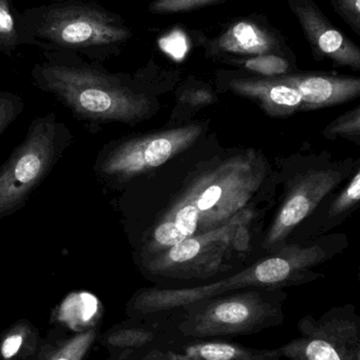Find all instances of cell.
Segmentation results:
<instances>
[{"label": "cell", "instance_id": "6da1fadb", "mask_svg": "<svg viewBox=\"0 0 360 360\" xmlns=\"http://www.w3.org/2000/svg\"><path fill=\"white\" fill-rule=\"evenodd\" d=\"M38 90L53 95L91 133L112 122H143L152 99L127 74L111 73L103 63L68 52H42L31 70Z\"/></svg>", "mask_w": 360, "mask_h": 360}, {"label": "cell", "instance_id": "7a4b0ae2", "mask_svg": "<svg viewBox=\"0 0 360 360\" xmlns=\"http://www.w3.org/2000/svg\"><path fill=\"white\" fill-rule=\"evenodd\" d=\"M264 174L263 162L251 152L228 158L203 173L160 218L151 236L139 248V262L232 219L247 209Z\"/></svg>", "mask_w": 360, "mask_h": 360}, {"label": "cell", "instance_id": "3957f363", "mask_svg": "<svg viewBox=\"0 0 360 360\" xmlns=\"http://www.w3.org/2000/svg\"><path fill=\"white\" fill-rule=\"evenodd\" d=\"M25 46L97 63L118 56L133 37L122 16L95 1L56 0L20 13Z\"/></svg>", "mask_w": 360, "mask_h": 360}, {"label": "cell", "instance_id": "277c9868", "mask_svg": "<svg viewBox=\"0 0 360 360\" xmlns=\"http://www.w3.org/2000/svg\"><path fill=\"white\" fill-rule=\"evenodd\" d=\"M321 248L289 245L271 257L264 258L237 274L215 283L196 287L159 289L144 288L133 294L126 306L127 317L183 308L192 302L249 288H279L302 285L313 281L310 269L323 262Z\"/></svg>", "mask_w": 360, "mask_h": 360}, {"label": "cell", "instance_id": "5b68a950", "mask_svg": "<svg viewBox=\"0 0 360 360\" xmlns=\"http://www.w3.org/2000/svg\"><path fill=\"white\" fill-rule=\"evenodd\" d=\"M287 293L279 288L230 291L183 307L179 329L190 340H228L249 336L285 321Z\"/></svg>", "mask_w": 360, "mask_h": 360}, {"label": "cell", "instance_id": "8992f818", "mask_svg": "<svg viewBox=\"0 0 360 360\" xmlns=\"http://www.w3.org/2000/svg\"><path fill=\"white\" fill-rule=\"evenodd\" d=\"M73 141L65 122L50 113L32 120L23 141L0 166V219L23 209Z\"/></svg>", "mask_w": 360, "mask_h": 360}, {"label": "cell", "instance_id": "52a82bcc", "mask_svg": "<svg viewBox=\"0 0 360 360\" xmlns=\"http://www.w3.org/2000/svg\"><path fill=\"white\" fill-rule=\"evenodd\" d=\"M253 212L244 209L225 224L207 232L187 237L168 249L139 260L148 278L162 281H205L228 272L230 249L241 224L251 222Z\"/></svg>", "mask_w": 360, "mask_h": 360}, {"label": "cell", "instance_id": "ba28073f", "mask_svg": "<svg viewBox=\"0 0 360 360\" xmlns=\"http://www.w3.org/2000/svg\"><path fill=\"white\" fill-rule=\"evenodd\" d=\"M201 133V126L190 124L109 141L93 162V175L106 188H120L188 149Z\"/></svg>", "mask_w": 360, "mask_h": 360}, {"label": "cell", "instance_id": "9c48e42d", "mask_svg": "<svg viewBox=\"0 0 360 360\" xmlns=\"http://www.w3.org/2000/svg\"><path fill=\"white\" fill-rule=\"evenodd\" d=\"M297 329L299 336L279 348L287 359L360 360V317L352 304L306 315Z\"/></svg>", "mask_w": 360, "mask_h": 360}, {"label": "cell", "instance_id": "30bf717a", "mask_svg": "<svg viewBox=\"0 0 360 360\" xmlns=\"http://www.w3.org/2000/svg\"><path fill=\"white\" fill-rule=\"evenodd\" d=\"M184 309L150 313L113 326L99 335L101 346L108 349L110 359L139 357L158 349L173 350L184 336L179 326Z\"/></svg>", "mask_w": 360, "mask_h": 360}, {"label": "cell", "instance_id": "8fae6325", "mask_svg": "<svg viewBox=\"0 0 360 360\" xmlns=\"http://www.w3.org/2000/svg\"><path fill=\"white\" fill-rule=\"evenodd\" d=\"M199 44L209 58L224 63L266 54L292 57L281 32L262 16L236 19L213 37L199 38Z\"/></svg>", "mask_w": 360, "mask_h": 360}, {"label": "cell", "instance_id": "7c38bea8", "mask_svg": "<svg viewBox=\"0 0 360 360\" xmlns=\"http://www.w3.org/2000/svg\"><path fill=\"white\" fill-rule=\"evenodd\" d=\"M316 59L360 70V49L331 22L314 0H287Z\"/></svg>", "mask_w": 360, "mask_h": 360}, {"label": "cell", "instance_id": "4fadbf2b", "mask_svg": "<svg viewBox=\"0 0 360 360\" xmlns=\"http://www.w3.org/2000/svg\"><path fill=\"white\" fill-rule=\"evenodd\" d=\"M340 180L342 175L334 170L309 171L302 175L279 210L264 241V247L270 248L283 240L297 224L312 213Z\"/></svg>", "mask_w": 360, "mask_h": 360}, {"label": "cell", "instance_id": "5bb4252c", "mask_svg": "<svg viewBox=\"0 0 360 360\" xmlns=\"http://www.w3.org/2000/svg\"><path fill=\"white\" fill-rule=\"evenodd\" d=\"M277 77L300 93L304 109L340 105L357 98L360 94V79L357 77L292 73Z\"/></svg>", "mask_w": 360, "mask_h": 360}, {"label": "cell", "instance_id": "9a60e30c", "mask_svg": "<svg viewBox=\"0 0 360 360\" xmlns=\"http://www.w3.org/2000/svg\"><path fill=\"white\" fill-rule=\"evenodd\" d=\"M228 89L240 96L259 103L262 109L272 116L292 115L304 109L300 93L279 77H234Z\"/></svg>", "mask_w": 360, "mask_h": 360}, {"label": "cell", "instance_id": "2e32d148", "mask_svg": "<svg viewBox=\"0 0 360 360\" xmlns=\"http://www.w3.org/2000/svg\"><path fill=\"white\" fill-rule=\"evenodd\" d=\"M187 360H281L278 349L247 348L226 340H190L184 338L173 349Z\"/></svg>", "mask_w": 360, "mask_h": 360}, {"label": "cell", "instance_id": "e0dca14e", "mask_svg": "<svg viewBox=\"0 0 360 360\" xmlns=\"http://www.w3.org/2000/svg\"><path fill=\"white\" fill-rule=\"evenodd\" d=\"M44 340L29 321L21 319L0 335V360H42Z\"/></svg>", "mask_w": 360, "mask_h": 360}, {"label": "cell", "instance_id": "ac0fdd59", "mask_svg": "<svg viewBox=\"0 0 360 360\" xmlns=\"http://www.w3.org/2000/svg\"><path fill=\"white\" fill-rule=\"evenodd\" d=\"M58 321L76 332H84L97 327L95 316L103 315V304L88 292H74L59 306Z\"/></svg>", "mask_w": 360, "mask_h": 360}, {"label": "cell", "instance_id": "d6986e66", "mask_svg": "<svg viewBox=\"0 0 360 360\" xmlns=\"http://www.w3.org/2000/svg\"><path fill=\"white\" fill-rule=\"evenodd\" d=\"M99 338V329L97 327L76 332L73 335L55 342L49 336L44 340L42 360H84Z\"/></svg>", "mask_w": 360, "mask_h": 360}, {"label": "cell", "instance_id": "ffe728a7", "mask_svg": "<svg viewBox=\"0 0 360 360\" xmlns=\"http://www.w3.org/2000/svg\"><path fill=\"white\" fill-rule=\"evenodd\" d=\"M21 46L25 39L20 12L12 0H0V54L12 56Z\"/></svg>", "mask_w": 360, "mask_h": 360}, {"label": "cell", "instance_id": "44dd1931", "mask_svg": "<svg viewBox=\"0 0 360 360\" xmlns=\"http://www.w3.org/2000/svg\"><path fill=\"white\" fill-rule=\"evenodd\" d=\"M292 57L277 54L259 55L244 59H234L228 61L230 65L242 68L252 73L258 74L262 77H277V76L291 74L293 65Z\"/></svg>", "mask_w": 360, "mask_h": 360}, {"label": "cell", "instance_id": "7402d4cb", "mask_svg": "<svg viewBox=\"0 0 360 360\" xmlns=\"http://www.w3.org/2000/svg\"><path fill=\"white\" fill-rule=\"evenodd\" d=\"M226 0H154L148 11L156 15H170L178 13L192 12Z\"/></svg>", "mask_w": 360, "mask_h": 360}, {"label": "cell", "instance_id": "603a6c76", "mask_svg": "<svg viewBox=\"0 0 360 360\" xmlns=\"http://www.w3.org/2000/svg\"><path fill=\"white\" fill-rule=\"evenodd\" d=\"M25 109V103L19 95L0 91V139L6 129L17 120Z\"/></svg>", "mask_w": 360, "mask_h": 360}, {"label": "cell", "instance_id": "cb8c5ba5", "mask_svg": "<svg viewBox=\"0 0 360 360\" xmlns=\"http://www.w3.org/2000/svg\"><path fill=\"white\" fill-rule=\"evenodd\" d=\"M329 137L347 136L359 137L360 135V110L359 108L349 112L346 115L340 116L329 128L325 130Z\"/></svg>", "mask_w": 360, "mask_h": 360}, {"label": "cell", "instance_id": "d4e9b609", "mask_svg": "<svg viewBox=\"0 0 360 360\" xmlns=\"http://www.w3.org/2000/svg\"><path fill=\"white\" fill-rule=\"evenodd\" d=\"M360 199V173L357 172L353 177L352 181L348 184L346 188L342 191V194L334 201L332 205V216L338 215L348 211L351 207H354Z\"/></svg>", "mask_w": 360, "mask_h": 360}, {"label": "cell", "instance_id": "484cf974", "mask_svg": "<svg viewBox=\"0 0 360 360\" xmlns=\"http://www.w3.org/2000/svg\"><path fill=\"white\" fill-rule=\"evenodd\" d=\"M334 11L360 36V0H331Z\"/></svg>", "mask_w": 360, "mask_h": 360}, {"label": "cell", "instance_id": "4316f807", "mask_svg": "<svg viewBox=\"0 0 360 360\" xmlns=\"http://www.w3.org/2000/svg\"><path fill=\"white\" fill-rule=\"evenodd\" d=\"M182 101L192 105H207L213 101V95L209 89H188L182 94Z\"/></svg>", "mask_w": 360, "mask_h": 360}, {"label": "cell", "instance_id": "83f0119b", "mask_svg": "<svg viewBox=\"0 0 360 360\" xmlns=\"http://www.w3.org/2000/svg\"><path fill=\"white\" fill-rule=\"evenodd\" d=\"M137 360H182L181 356L170 349H158L146 353Z\"/></svg>", "mask_w": 360, "mask_h": 360}, {"label": "cell", "instance_id": "f1b7e54d", "mask_svg": "<svg viewBox=\"0 0 360 360\" xmlns=\"http://www.w3.org/2000/svg\"><path fill=\"white\" fill-rule=\"evenodd\" d=\"M139 357H129V359H110L109 360H137Z\"/></svg>", "mask_w": 360, "mask_h": 360}, {"label": "cell", "instance_id": "f546056e", "mask_svg": "<svg viewBox=\"0 0 360 360\" xmlns=\"http://www.w3.org/2000/svg\"><path fill=\"white\" fill-rule=\"evenodd\" d=\"M180 356H181V355H180ZM181 359H182V360H187V359H184V357H182V356H181Z\"/></svg>", "mask_w": 360, "mask_h": 360}]
</instances>
